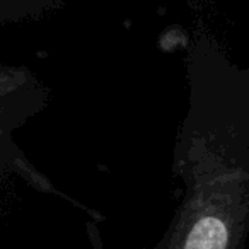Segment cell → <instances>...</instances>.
<instances>
[{
  "label": "cell",
  "mask_w": 249,
  "mask_h": 249,
  "mask_svg": "<svg viewBox=\"0 0 249 249\" xmlns=\"http://www.w3.org/2000/svg\"><path fill=\"white\" fill-rule=\"evenodd\" d=\"M48 103L46 89L26 67L0 63V128L14 132Z\"/></svg>",
  "instance_id": "cell-2"
},
{
  "label": "cell",
  "mask_w": 249,
  "mask_h": 249,
  "mask_svg": "<svg viewBox=\"0 0 249 249\" xmlns=\"http://www.w3.org/2000/svg\"><path fill=\"white\" fill-rule=\"evenodd\" d=\"M62 2L65 0H0V26L45 16Z\"/></svg>",
  "instance_id": "cell-4"
},
{
  "label": "cell",
  "mask_w": 249,
  "mask_h": 249,
  "mask_svg": "<svg viewBox=\"0 0 249 249\" xmlns=\"http://www.w3.org/2000/svg\"><path fill=\"white\" fill-rule=\"evenodd\" d=\"M190 107L178 132L174 173L183 198L156 249H246L249 235V69L210 36L188 55Z\"/></svg>",
  "instance_id": "cell-1"
},
{
  "label": "cell",
  "mask_w": 249,
  "mask_h": 249,
  "mask_svg": "<svg viewBox=\"0 0 249 249\" xmlns=\"http://www.w3.org/2000/svg\"><path fill=\"white\" fill-rule=\"evenodd\" d=\"M9 176H21L22 179L31 183L38 190L55 191V188L48 183V179L29 164V160L24 157L22 150L16 145V142L0 145V191H2V184Z\"/></svg>",
  "instance_id": "cell-3"
}]
</instances>
